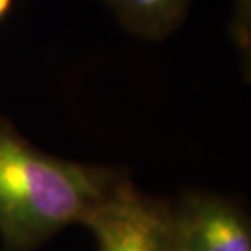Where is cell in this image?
I'll return each mask as SVG.
<instances>
[{
	"label": "cell",
	"instance_id": "obj_6",
	"mask_svg": "<svg viewBox=\"0 0 251 251\" xmlns=\"http://www.w3.org/2000/svg\"><path fill=\"white\" fill-rule=\"evenodd\" d=\"M173 251H175V250H173Z\"/></svg>",
	"mask_w": 251,
	"mask_h": 251
},
{
	"label": "cell",
	"instance_id": "obj_4",
	"mask_svg": "<svg viewBox=\"0 0 251 251\" xmlns=\"http://www.w3.org/2000/svg\"><path fill=\"white\" fill-rule=\"evenodd\" d=\"M126 28L139 36L162 39L181 23L191 0H106Z\"/></svg>",
	"mask_w": 251,
	"mask_h": 251
},
{
	"label": "cell",
	"instance_id": "obj_1",
	"mask_svg": "<svg viewBox=\"0 0 251 251\" xmlns=\"http://www.w3.org/2000/svg\"><path fill=\"white\" fill-rule=\"evenodd\" d=\"M127 178L123 170L44 153L0 116V243L34 251L92 210Z\"/></svg>",
	"mask_w": 251,
	"mask_h": 251
},
{
	"label": "cell",
	"instance_id": "obj_5",
	"mask_svg": "<svg viewBox=\"0 0 251 251\" xmlns=\"http://www.w3.org/2000/svg\"><path fill=\"white\" fill-rule=\"evenodd\" d=\"M15 0H0V23L8 17L13 8Z\"/></svg>",
	"mask_w": 251,
	"mask_h": 251
},
{
	"label": "cell",
	"instance_id": "obj_3",
	"mask_svg": "<svg viewBox=\"0 0 251 251\" xmlns=\"http://www.w3.org/2000/svg\"><path fill=\"white\" fill-rule=\"evenodd\" d=\"M175 251H251V225L233 199L188 191L172 204Z\"/></svg>",
	"mask_w": 251,
	"mask_h": 251
},
{
	"label": "cell",
	"instance_id": "obj_2",
	"mask_svg": "<svg viewBox=\"0 0 251 251\" xmlns=\"http://www.w3.org/2000/svg\"><path fill=\"white\" fill-rule=\"evenodd\" d=\"M83 225L98 251H173L172 202L121 181L92 210Z\"/></svg>",
	"mask_w": 251,
	"mask_h": 251
}]
</instances>
